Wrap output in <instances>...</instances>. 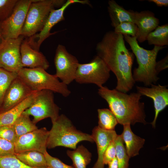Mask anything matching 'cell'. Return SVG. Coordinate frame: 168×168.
<instances>
[{"instance_id":"cell-26","label":"cell","mask_w":168,"mask_h":168,"mask_svg":"<svg viewBox=\"0 0 168 168\" xmlns=\"http://www.w3.org/2000/svg\"><path fill=\"white\" fill-rule=\"evenodd\" d=\"M17 137L38 129L30 116L22 114L12 124Z\"/></svg>"},{"instance_id":"cell-24","label":"cell","mask_w":168,"mask_h":168,"mask_svg":"<svg viewBox=\"0 0 168 168\" xmlns=\"http://www.w3.org/2000/svg\"><path fill=\"white\" fill-rule=\"evenodd\" d=\"M146 40L149 45L163 47L168 45V24L157 26L147 35Z\"/></svg>"},{"instance_id":"cell-20","label":"cell","mask_w":168,"mask_h":168,"mask_svg":"<svg viewBox=\"0 0 168 168\" xmlns=\"http://www.w3.org/2000/svg\"><path fill=\"white\" fill-rule=\"evenodd\" d=\"M108 10L112 26L114 28L120 23L130 22L135 24V12L125 9L114 0H109Z\"/></svg>"},{"instance_id":"cell-23","label":"cell","mask_w":168,"mask_h":168,"mask_svg":"<svg viewBox=\"0 0 168 168\" xmlns=\"http://www.w3.org/2000/svg\"><path fill=\"white\" fill-rule=\"evenodd\" d=\"M67 154L71 159L74 168H86L91 160L92 155L83 145L73 150H68Z\"/></svg>"},{"instance_id":"cell-30","label":"cell","mask_w":168,"mask_h":168,"mask_svg":"<svg viewBox=\"0 0 168 168\" xmlns=\"http://www.w3.org/2000/svg\"><path fill=\"white\" fill-rule=\"evenodd\" d=\"M0 168H34L19 160L15 155L0 157ZM47 168H49V167Z\"/></svg>"},{"instance_id":"cell-25","label":"cell","mask_w":168,"mask_h":168,"mask_svg":"<svg viewBox=\"0 0 168 168\" xmlns=\"http://www.w3.org/2000/svg\"><path fill=\"white\" fill-rule=\"evenodd\" d=\"M98 118V126L100 128L107 131L114 130L118 124L117 119L111 111L104 108L97 110Z\"/></svg>"},{"instance_id":"cell-15","label":"cell","mask_w":168,"mask_h":168,"mask_svg":"<svg viewBox=\"0 0 168 168\" xmlns=\"http://www.w3.org/2000/svg\"><path fill=\"white\" fill-rule=\"evenodd\" d=\"M148 88L137 86L138 92L141 96H145L151 98L153 101L155 114L153 121L151 123L155 128L157 119L159 113L168 105V89L166 86L159 84L156 85L152 84Z\"/></svg>"},{"instance_id":"cell-5","label":"cell","mask_w":168,"mask_h":168,"mask_svg":"<svg viewBox=\"0 0 168 168\" xmlns=\"http://www.w3.org/2000/svg\"><path fill=\"white\" fill-rule=\"evenodd\" d=\"M18 77L34 92L49 90L65 97L71 92L67 85L60 81L55 74H51L42 68H23L18 73Z\"/></svg>"},{"instance_id":"cell-39","label":"cell","mask_w":168,"mask_h":168,"mask_svg":"<svg viewBox=\"0 0 168 168\" xmlns=\"http://www.w3.org/2000/svg\"><path fill=\"white\" fill-rule=\"evenodd\" d=\"M4 40V39H3V38L2 37V33H1V29H0V46L1 45L2 43L3 42V41Z\"/></svg>"},{"instance_id":"cell-1","label":"cell","mask_w":168,"mask_h":168,"mask_svg":"<svg viewBox=\"0 0 168 168\" xmlns=\"http://www.w3.org/2000/svg\"><path fill=\"white\" fill-rule=\"evenodd\" d=\"M96 50L116 76L115 89L125 93L131 90L135 83L132 72L134 56L126 48L123 35L114 31L107 32L97 44Z\"/></svg>"},{"instance_id":"cell-28","label":"cell","mask_w":168,"mask_h":168,"mask_svg":"<svg viewBox=\"0 0 168 168\" xmlns=\"http://www.w3.org/2000/svg\"><path fill=\"white\" fill-rule=\"evenodd\" d=\"M18 73L7 71L0 67V108L7 89Z\"/></svg>"},{"instance_id":"cell-36","label":"cell","mask_w":168,"mask_h":168,"mask_svg":"<svg viewBox=\"0 0 168 168\" xmlns=\"http://www.w3.org/2000/svg\"><path fill=\"white\" fill-rule=\"evenodd\" d=\"M168 56L167 55L161 60L156 62V70L158 74L162 70L168 68Z\"/></svg>"},{"instance_id":"cell-17","label":"cell","mask_w":168,"mask_h":168,"mask_svg":"<svg viewBox=\"0 0 168 168\" xmlns=\"http://www.w3.org/2000/svg\"><path fill=\"white\" fill-rule=\"evenodd\" d=\"M91 135L96 144L98 153L97 160L92 168H105L104 153L109 144L115 140L117 134L115 130H105L97 126L93 129Z\"/></svg>"},{"instance_id":"cell-18","label":"cell","mask_w":168,"mask_h":168,"mask_svg":"<svg viewBox=\"0 0 168 168\" xmlns=\"http://www.w3.org/2000/svg\"><path fill=\"white\" fill-rule=\"evenodd\" d=\"M135 24L138 27L136 36L140 43L146 40L148 35L158 26L160 21L154 14L150 11L135 12Z\"/></svg>"},{"instance_id":"cell-11","label":"cell","mask_w":168,"mask_h":168,"mask_svg":"<svg viewBox=\"0 0 168 168\" xmlns=\"http://www.w3.org/2000/svg\"><path fill=\"white\" fill-rule=\"evenodd\" d=\"M24 37L4 40L0 46V67L18 73L23 68L20 53V47Z\"/></svg>"},{"instance_id":"cell-3","label":"cell","mask_w":168,"mask_h":168,"mask_svg":"<svg viewBox=\"0 0 168 168\" xmlns=\"http://www.w3.org/2000/svg\"><path fill=\"white\" fill-rule=\"evenodd\" d=\"M123 36L135 55L138 64L133 74L135 82H142L146 86L155 84L159 79L155 69L156 58L159 51L164 47L155 46L152 50L145 49L139 45L136 36Z\"/></svg>"},{"instance_id":"cell-31","label":"cell","mask_w":168,"mask_h":168,"mask_svg":"<svg viewBox=\"0 0 168 168\" xmlns=\"http://www.w3.org/2000/svg\"><path fill=\"white\" fill-rule=\"evenodd\" d=\"M114 31L123 35H130L132 37H136L138 27L133 23L126 22L122 23L115 27Z\"/></svg>"},{"instance_id":"cell-27","label":"cell","mask_w":168,"mask_h":168,"mask_svg":"<svg viewBox=\"0 0 168 168\" xmlns=\"http://www.w3.org/2000/svg\"><path fill=\"white\" fill-rule=\"evenodd\" d=\"M118 168H128L130 159L121 135H117L114 140Z\"/></svg>"},{"instance_id":"cell-9","label":"cell","mask_w":168,"mask_h":168,"mask_svg":"<svg viewBox=\"0 0 168 168\" xmlns=\"http://www.w3.org/2000/svg\"><path fill=\"white\" fill-rule=\"evenodd\" d=\"M32 0H18L11 16L0 24L4 40L15 39L21 35L30 6Z\"/></svg>"},{"instance_id":"cell-2","label":"cell","mask_w":168,"mask_h":168,"mask_svg":"<svg viewBox=\"0 0 168 168\" xmlns=\"http://www.w3.org/2000/svg\"><path fill=\"white\" fill-rule=\"evenodd\" d=\"M98 94L107 102L118 123L123 125L147 124L144 103L140 102L142 96L138 93L128 94L103 86L98 89Z\"/></svg>"},{"instance_id":"cell-4","label":"cell","mask_w":168,"mask_h":168,"mask_svg":"<svg viewBox=\"0 0 168 168\" xmlns=\"http://www.w3.org/2000/svg\"><path fill=\"white\" fill-rule=\"evenodd\" d=\"M52 123L47 139V148L61 146L74 149L82 141L94 142L91 134L77 129L71 120L63 114L59 115Z\"/></svg>"},{"instance_id":"cell-6","label":"cell","mask_w":168,"mask_h":168,"mask_svg":"<svg viewBox=\"0 0 168 168\" xmlns=\"http://www.w3.org/2000/svg\"><path fill=\"white\" fill-rule=\"evenodd\" d=\"M63 0H32L26 15L21 35L30 37L43 28L51 10L61 7Z\"/></svg>"},{"instance_id":"cell-34","label":"cell","mask_w":168,"mask_h":168,"mask_svg":"<svg viewBox=\"0 0 168 168\" xmlns=\"http://www.w3.org/2000/svg\"><path fill=\"white\" fill-rule=\"evenodd\" d=\"M44 155L48 167L49 168H74L73 166L67 165L59 159L51 156L46 151Z\"/></svg>"},{"instance_id":"cell-8","label":"cell","mask_w":168,"mask_h":168,"mask_svg":"<svg viewBox=\"0 0 168 168\" xmlns=\"http://www.w3.org/2000/svg\"><path fill=\"white\" fill-rule=\"evenodd\" d=\"M59 108L55 103L53 92L49 90L37 91L34 101L23 114L31 115L35 124L46 118H49L51 122L59 116Z\"/></svg>"},{"instance_id":"cell-33","label":"cell","mask_w":168,"mask_h":168,"mask_svg":"<svg viewBox=\"0 0 168 168\" xmlns=\"http://www.w3.org/2000/svg\"><path fill=\"white\" fill-rule=\"evenodd\" d=\"M14 144L0 138V157L15 155Z\"/></svg>"},{"instance_id":"cell-13","label":"cell","mask_w":168,"mask_h":168,"mask_svg":"<svg viewBox=\"0 0 168 168\" xmlns=\"http://www.w3.org/2000/svg\"><path fill=\"white\" fill-rule=\"evenodd\" d=\"M49 133L43 127L21 136L14 144L16 153L36 151L44 154L47 151Z\"/></svg>"},{"instance_id":"cell-19","label":"cell","mask_w":168,"mask_h":168,"mask_svg":"<svg viewBox=\"0 0 168 168\" xmlns=\"http://www.w3.org/2000/svg\"><path fill=\"white\" fill-rule=\"evenodd\" d=\"M124 129L121 135L125 145L127 153L130 158L139 154V152L145 142V139L136 135L131 129L130 125H123Z\"/></svg>"},{"instance_id":"cell-10","label":"cell","mask_w":168,"mask_h":168,"mask_svg":"<svg viewBox=\"0 0 168 168\" xmlns=\"http://www.w3.org/2000/svg\"><path fill=\"white\" fill-rule=\"evenodd\" d=\"M56 68L55 75L67 85L74 80L79 64L77 58L69 53L65 47L60 44L58 46L54 58Z\"/></svg>"},{"instance_id":"cell-22","label":"cell","mask_w":168,"mask_h":168,"mask_svg":"<svg viewBox=\"0 0 168 168\" xmlns=\"http://www.w3.org/2000/svg\"><path fill=\"white\" fill-rule=\"evenodd\" d=\"M16 157L26 165L34 168L48 167L44 154L36 151L16 153Z\"/></svg>"},{"instance_id":"cell-16","label":"cell","mask_w":168,"mask_h":168,"mask_svg":"<svg viewBox=\"0 0 168 168\" xmlns=\"http://www.w3.org/2000/svg\"><path fill=\"white\" fill-rule=\"evenodd\" d=\"M21 61L23 68H41L45 70L49 67V63L41 52L33 49L27 39L23 40L20 47Z\"/></svg>"},{"instance_id":"cell-38","label":"cell","mask_w":168,"mask_h":168,"mask_svg":"<svg viewBox=\"0 0 168 168\" xmlns=\"http://www.w3.org/2000/svg\"><path fill=\"white\" fill-rule=\"evenodd\" d=\"M107 168H118V165L117 159L115 158L108 164Z\"/></svg>"},{"instance_id":"cell-32","label":"cell","mask_w":168,"mask_h":168,"mask_svg":"<svg viewBox=\"0 0 168 168\" xmlns=\"http://www.w3.org/2000/svg\"><path fill=\"white\" fill-rule=\"evenodd\" d=\"M0 138L14 144L17 138L12 124L0 126Z\"/></svg>"},{"instance_id":"cell-21","label":"cell","mask_w":168,"mask_h":168,"mask_svg":"<svg viewBox=\"0 0 168 168\" xmlns=\"http://www.w3.org/2000/svg\"><path fill=\"white\" fill-rule=\"evenodd\" d=\"M37 92H35L23 101L8 110L0 114V126L12 125L34 101Z\"/></svg>"},{"instance_id":"cell-14","label":"cell","mask_w":168,"mask_h":168,"mask_svg":"<svg viewBox=\"0 0 168 168\" xmlns=\"http://www.w3.org/2000/svg\"><path fill=\"white\" fill-rule=\"evenodd\" d=\"M35 92L30 90L17 76L6 92L0 108V114L20 103Z\"/></svg>"},{"instance_id":"cell-29","label":"cell","mask_w":168,"mask_h":168,"mask_svg":"<svg viewBox=\"0 0 168 168\" xmlns=\"http://www.w3.org/2000/svg\"><path fill=\"white\" fill-rule=\"evenodd\" d=\"M18 0H0V24L12 14Z\"/></svg>"},{"instance_id":"cell-37","label":"cell","mask_w":168,"mask_h":168,"mask_svg":"<svg viewBox=\"0 0 168 168\" xmlns=\"http://www.w3.org/2000/svg\"><path fill=\"white\" fill-rule=\"evenodd\" d=\"M148 1L153 2L158 7H167L168 6V0H149Z\"/></svg>"},{"instance_id":"cell-12","label":"cell","mask_w":168,"mask_h":168,"mask_svg":"<svg viewBox=\"0 0 168 168\" xmlns=\"http://www.w3.org/2000/svg\"><path fill=\"white\" fill-rule=\"evenodd\" d=\"M77 3L89 4L88 0H68L59 8L52 10L42 29L39 33L27 39L30 46L33 49L39 51L43 42L50 35L54 34V33L50 32L53 27L59 22L64 20V14L66 9L71 4Z\"/></svg>"},{"instance_id":"cell-35","label":"cell","mask_w":168,"mask_h":168,"mask_svg":"<svg viewBox=\"0 0 168 168\" xmlns=\"http://www.w3.org/2000/svg\"><path fill=\"white\" fill-rule=\"evenodd\" d=\"M114 140L110 143L104 153L103 160L105 165H108L116 158V152Z\"/></svg>"},{"instance_id":"cell-7","label":"cell","mask_w":168,"mask_h":168,"mask_svg":"<svg viewBox=\"0 0 168 168\" xmlns=\"http://www.w3.org/2000/svg\"><path fill=\"white\" fill-rule=\"evenodd\" d=\"M110 71L103 60L96 55L88 63L79 64L74 80L80 84H95L100 88L109 79Z\"/></svg>"}]
</instances>
